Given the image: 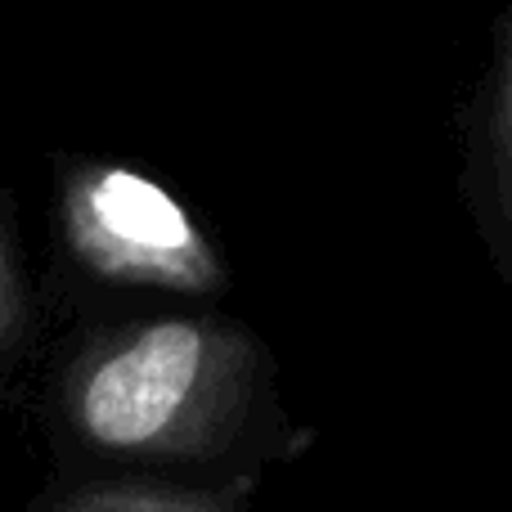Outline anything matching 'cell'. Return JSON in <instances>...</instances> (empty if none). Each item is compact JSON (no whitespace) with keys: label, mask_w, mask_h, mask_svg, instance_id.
Returning a JSON list of instances; mask_svg holds the SVG:
<instances>
[{"label":"cell","mask_w":512,"mask_h":512,"mask_svg":"<svg viewBox=\"0 0 512 512\" xmlns=\"http://www.w3.org/2000/svg\"><path fill=\"white\" fill-rule=\"evenodd\" d=\"M63 225L72 252L104 279L180 292H207L221 283V265L198 225L149 176L122 167L81 171L63 198Z\"/></svg>","instance_id":"obj_2"},{"label":"cell","mask_w":512,"mask_h":512,"mask_svg":"<svg viewBox=\"0 0 512 512\" xmlns=\"http://www.w3.org/2000/svg\"><path fill=\"white\" fill-rule=\"evenodd\" d=\"M504 108H508V135H512V50H508V90H504Z\"/></svg>","instance_id":"obj_5"},{"label":"cell","mask_w":512,"mask_h":512,"mask_svg":"<svg viewBox=\"0 0 512 512\" xmlns=\"http://www.w3.org/2000/svg\"><path fill=\"white\" fill-rule=\"evenodd\" d=\"M63 512H230L212 495H194V490H162V486H113L95 490V495L72 499Z\"/></svg>","instance_id":"obj_3"},{"label":"cell","mask_w":512,"mask_h":512,"mask_svg":"<svg viewBox=\"0 0 512 512\" xmlns=\"http://www.w3.org/2000/svg\"><path fill=\"white\" fill-rule=\"evenodd\" d=\"M248 342L212 319H158L81 369L72 409L108 450H194L248 387Z\"/></svg>","instance_id":"obj_1"},{"label":"cell","mask_w":512,"mask_h":512,"mask_svg":"<svg viewBox=\"0 0 512 512\" xmlns=\"http://www.w3.org/2000/svg\"><path fill=\"white\" fill-rule=\"evenodd\" d=\"M14 319H18V288H14V274H9L5 243H0V337L14 328Z\"/></svg>","instance_id":"obj_4"}]
</instances>
